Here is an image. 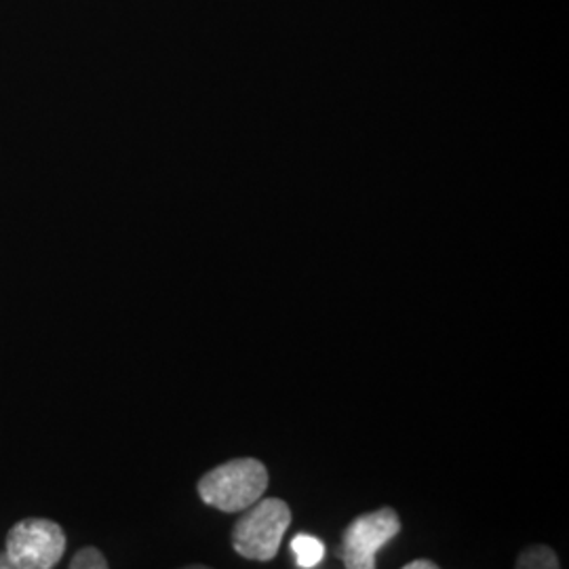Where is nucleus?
<instances>
[{
  "label": "nucleus",
  "instance_id": "7",
  "mask_svg": "<svg viewBox=\"0 0 569 569\" xmlns=\"http://www.w3.org/2000/svg\"><path fill=\"white\" fill-rule=\"evenodd\" d=\"M108 561L100 550L96 547H87L81 549L70 561V569H106Z\"/></svg>",
  "mask_w": 569,
  "mask_h": 569
},
{
  "label": "nucleus",
  "instance_id": "8",
  "mask_svg": "<svg viewBox=\"0 0 569 569\" xmlns=\"http://www.w3.org/2000/svg\"><path fill=\"white\" fill-rule=\"evenodd\" d=\"M437 566L432 563V561H428V559H418V561H411V563H407L406 569H435Z\"/></svg>",
  "mask_w": 569,
  "mask_h": 569
},
{
  "label": "nucleus",
  "instance_id": "5",
  "mask_svg": "<svg viewBox=\"0 0 569 569\" xmlns=\"http://www.w3.org/2000/svg\"><path fill=\"white\" fill-rule=\"evenodd\" d=\"M291 550L296 555V566L302 569L317 568L326 557V545L308 533H298L291 540Z\"/></svg>",
  "mask_w": 569,
  "mask_h": 569
},
{
  "label": "nucleus",
  "instance_id": "1",
  "mask_svg": "<svg viewBox=\"0 0 569 569\" xmlns=\"http://www.w3.org/2000/svg\"><path fill=\"white\" fill-rule=\"evenodd\" d=\"M268 488V470L260 460L239 458L209 470L199 481V496L207 507L243 512L253 507Z\"/></svg>",
  "mask_w": 569,
  "mask_h": 569
},
{
  "label": "nucleus",
  "instance_id": "2",
  "mask_svg": "<svg viewBox=\"0 0 569 569\" xmlns=\"http://www.w3.org/2000/svg\"><path fill=\"white\" fill-rule=\"evenodd\" d=\"M66 550L63 529L49 519L30 517L7 533V547L0 552V569L56 568Z\"/></svg>",
  "mask_w": 569,
  "mask_h": 569
},
{
  "label": "nucleus",
  "instance_id": "4",
  "mask_svg": "<svg viewBox=\"0 0 569 569\" xmlns=\"http://www.w3.org/2000/svg\"><path fill=\"white\" fill-rule=\"evenodd\" d=\"M401 523L392 509L373 510L355 519L342 538L340 557L348 569H373L378 552L399 533Z\"/></svg>",
  "mask_w": 569,
  "mask_h": 569
},
{
  "label": "nucleus",
  "instance_id": "6",
  "mask_svg": "<svg viewBox=\"0 0 569 569\" xmlns=\"http://www.w3.org/2000/svg\"><path fill=\"white\" fill-rule=\"evenodd\" d=\"M517 568L523 569H557L559 568V559L549 547H531V549L521 552Z\"/></svg>",
  "mask_w": 569,
  "mask_h": 569
},
{
  "label": "nucleus",
  "instance_id": "3",
  "mask_svg": "<svg viewBox=\"0 0 569 569\" xmlns=\"http://www.w3.org/2000/svg\"><path fill=\"white\" fill-rule=\"evenodd\" d=\"M291 526V510L279 498L258 500L243 510V517L234 526L232 547L251 561H270L279 552L284 531Z\"/></svg>",
  "mask_w": 569,
  "mask_h": 569
}]
</instances>
